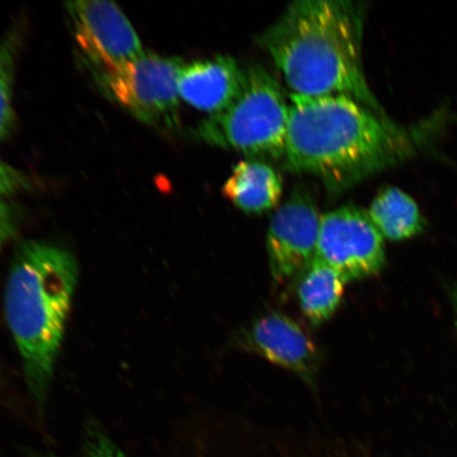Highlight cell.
Masks as SVG:
<instances>
[{
    "mask_svg": "<svg viewBox=\"0 0 457 457\" xmlns=\"http://www.w3.org/2000/svg\"><path fill=\"white\" fill-rule=\"evenodd\" d=\"M185 64L179 57L145 53L127 65L103 71L102 83L112 99L140 121L175 128L181 101L179 79Z\"/></svg>",
    "mask_w": 457,
    "mask_h": 457,
    "instance_id": "5b68a950",
    "label": "cell"
},
{
    "mask_svg": "<svg viewBox=\"0 0 457 457\" xmlns=\"http://www.w3.org/2000/svg\"><path fill=\"white\" fill-rule=\"evenodd\" d=\"M289 105L277 79L250 67L242 93L224 111L210 114L197 135L211 145L251 157H284Z\"/></svg>",
    "mask_w": 457,
    "mask_h": 457,
    "instance_id": "277c9868",
    "label": "cell"
},
{
    "mask_svg": "<svg viewBox=\"0 0 457 457\" xmlns=\"http://www.w3.org/2000/svg\"><path fill=\"white\" fill-rule=\"evenodd\" d=\"M362 25L356 4L302 0L289 4L261 43L294 95L345 96L385 114L364 76Z\"/></svg>",
    "mask_w": 457,
    "mask_h": 457,
    "instance_id": "7a4b0ae2",
    "label": "cell"
},
{
    "mask_svg": "<svg viewBox=\"0 0 457 457\" xmlns=\"http://www.w3.org/2000/svg\"><path fill=\"white\" fill-rule=\"evenodd\" d=\"M316 259L346 282L375 277L386 265L385 238L367 212L351 205L336 209L322 216Z\"/></svg>",
    "mask_w": 457,
    "mask_h": 457,
    "instance_id": "8992f818",
    "label": "cell"
},
{
    "mask_svg": "<svg viewBox=\"0 0 457 457\" xmlns=\"http://www.w3.org/2000/svg\"><path fill=\"white\" fill-rule=\"evenodd\" d=\"M237 346L298 376L316 387L321 355L298 322L281 312L262 314L239 331Z\"/></svg>",
    "mask_w": 457,
    "mask_h": 457,
    "instance_id": "9c48e42d",
    "label": "cell"
},
{
    "mask_svg": "<svg viewBox=\"0 0 457 457\" xmlns=\"http://www.w3.org/2000/svg\"><path fill=\"white\" fill-rule=\"evenodd\" d=\"M247 70L230 55H216L182 67L179 79L180 99L199 111H224L242 93Z\"/></svg>",
    "mask_w": 457,
    "mask_h": 457,
    "instance_id": "30bf717a",
    "label": "cell"
},
{
    "mask_svg": "<svg viewBox=\"0 0 457 457\" xmlns=\"http://www.w3.org/2000/svg\"><path fill=\"white\" fill-rule=\"evenodd\" d=\"M322 216L312 198L303 192L273 214L267 232V255L274 281L284 284L299 276L316 257Z\"/></svg>",
    "mask_w": 457,
    "mask_h": 457,
    "instance_id": "ba28073f",
    "label": "cell"
},
{
    "mask_svg": "<svg viewBox=\"0 0 457 457\" xmlns=\"http://www.w3.org/2000/svg\"><path fill=\"white\" fill-rule=\"evenodd\" d=\"M78 457H125L122 451L104 434L91 431L83 453Z\"/></svg>",
    "mask_w": 457,
    "mask_h": 457,
    "instance_id": "9a60e30c",
    "label": "cell"
},
{
    "mask_svg": "<svg viewBox=\"0 0 457 457\" xmlns=\"http://www.w3.org/2000/svg\"><path fill=\"white\" fill-rule=\"evenodd\" d=\"M290 98L285 162L330 188L351 187L413 152L407 130L348 96Z\"/></svg>",
    "mask_w": 457,
    "mask_h": 457,
    "instance_id": "6da1fadb",
    "label": "cell"
},
{
    "mask_svg": "<svg viewBox=\"0 0 457 457\" xmlns=\"http://www.w3.org/2000/svg\"><path fill=\"white\" fill-rule=\"evenodd\" d=\"M66 8L79 48L103 71L116 70L145 54L138 34L116 4L70 2Z\"/></svg>",
    "mask_w": 457,
    "mask_h": 457,
    "instance_id": "52a82bcc",
    "label": "cell"
},
{
    "mask_svg": "<svg viewBox=\"0 0 457 457\" xmlns=\"http://www.w3.org/2000/svg\"><path fill=\"white\" fill-rule=\"evenodd\" d=\"M15 231V217L12 209L0 200V249L9 241Z\"/></svg>",
    "mask_w": 457,
    "mask_h": 457,
    "instance_id": "e0dca14e",
    "label": "cell"
},
{
    "mask_svg": "<svg viewBox=\"0 0 457 457\" xmlns=\"http://www.w3.org/2000/svg\"><path fill=\"white\" fill-rule=\"evenodd\" d=\"M78 277V262L70 251L42 241L21 244L11 264L5 319L37 405L48 396Z\"/></svg>",
    "mask_w": 457,
    "mask_h": 457,
    "instance_id": "3957f363",
    "label": "cell"
},
{
    "mask_svg": "<svg viewBox=\"0 0 457 457\" xmlns=\"http://www.w3.org/2000/svg\"><path fill=\"white\" fill-rule=\"evenodd\" d=\"M221 193L245 213H264L276 208L281 200L283 180L271 165L244 160L234 167Z\"/></svg>",
    "mask_w": 457,
    "mask_h": 457,
    "instance_id": "8fae6325",
    "label": "cell"
},
{
    "mask_svg": "<svg viewBox=\"0 0 457 457\" xmlns=\"http://www.w3.org/2000/svg\"><path fill=\"white\" fill-rule=\"evenodd\" d=\"M20 39L16 33L9 34L0 43V140L13 129V84L16 56Z\"/></svg>",
    "mask_w": 457,
    "mask_h": 457,
    "instance_id": "5bb4252c",
    "label": "cell"
},
{
    "mask_svg": "<svg viewBox=\"0 0 457 457\" xmlns=\"http://www.w3.org/2000/svg\"><path fill=\"white\" fill-rule=\"evenodd\" d=\"M367 213L381 236L393 242L405 241L425 230L426 220L419 205L396 187L382 188Z\"/></svg>",
    "mask_w": 457,
    "mask_h": 457,
    "instance_id": "4fadbf2b",
    "label": "cell"
},
{
    "mask_svg": "<svg viewBox=\"0 0 457 457\" xmlns=\"http://www.w3.org/2000/svg\"><path fill=\"white\" fill-rule=\"evenodd\" d=\"M453 307H454V311H455V314H456V318H457V287L453 290ZM457 321V320H456Z\"/></svg>",
    "mask_w": 457,
    "mask_h": 457,
    "instance_id": "ac0fdd59",
    "label": "cell"
},
{
    "mask_svg": "<svg viewBox=\"0 0 457 457\" xmlns=\"http://www.w3.org/2000/svg\"><path fill=\"white\" fill-rule=\"evenodd\" d=\"M28 186L26 176L0 158V196L12 195L25 190Z\"/></svg>",
    "mask_w": 457,
    "mask_h": 457,
    "instance_id": "2e32d148",
    "label": "cell"
},
{
    "mask_svg": "<svg viewBox=\"0 0 457 457\" xmlns=\"http://www.w3.org/2000/svg\"><path fill=\"white\" fill-rule=\"evenodd\" d=\"M296 278V296L303 314L313 325L328 322L341 305L345 279L316 257Z\"/></svg>",
    "mask_w": 457,
    "mask_h": 457,
    "instance_id": "7c38bea8",
    "label": "cell"
}]
</instances>
